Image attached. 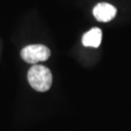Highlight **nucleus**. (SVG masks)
<instances>
[{"label":"nucleus","instance_id":"obj_1","mask_svg":"<svg viewBox=\"0 0 131 131\" xmlns=\"http://www.w3.org/2000/svg\"><path fill=\"white\" fill-rule=\"evenodd\" d=\"M29 84L33 89L40 92H44L50 89L52 85V76L51 71L43 65H33L27 74Z\"/></svg>","mask_w":131,"mask_h":131},{"label":"nucleus","instance_id":"obj_2","mask_svg":"<svg viewBox=\"0 0 131 131\" xmlns=\"http://www.w3.org/2000/svg\"><path fill=\"white\" fill-rule=\"evenodd\" d=\"M21 58L31 64L46 61L51 56V52L46 46L43 45H30L24 48L20 52Z\"/></svg>","mask_w":131,"mask_h":131},{"label":"nucleus","instance_id":"obj_3","mask_svg":"<svg viewBox=\"0 0 131 131\" xmlns=\"http://www.w3.org/2000/svg\"><path fill=\"white\" fill-rule=\"evenodd\" d=\"M117 14V9L109 3H98L93 8V16L98 21L108 23L112 20Z\"/></svg>","mask_w":131,"mask_h":131},{"label":"nucleus","instance_id":"obj_4","mask_svg":"<svg viewBox=\"0 0 131 131\" xmlns=\"http://www.w3.org/2000/svg\"><path fill=\"white\" fill-rule=\"evenodd\" d=\"M102 40V31L99 28H92L83 36V45L85 47L98 48Z\"/></svg>","mask_w":131,"mask_h":131}]
</instances>
